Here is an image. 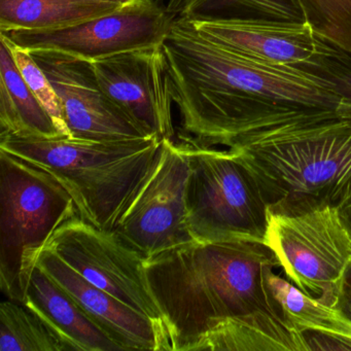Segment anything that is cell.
<instances>
[{
	"label": "cell",
	"mask_w": 351,
	"mask_h": 351,
	"mask_svg": "<svg viewBox=\"0 0 351 351\" xmlns=\"http://www.w3.org/2000/svg\"><path fill=\"white\" fill-rule=\"evenodd\" d=\"M162 48L189 145L231 147L277 127L340 118V97L319 75L238 54L186 20L173 18Z\"/></svg>",
	"instance_id": "obj_1"
},
{
	"label": "cell",
	"mask_w": 351,
	"mask_h": 351,
	"mask_svg": "<svg viewBox=\"0 0 351 351\" xmlns=\"http://www.w3.org/2000/svg\"><path fill=\"white\" fill-rule=\"evenodd\" d=\"M270 266L279 267L278 258L260 242L193 240L145 258L170 350L190 351L219 320L262 312L278 316L264 285Z\"/></svg>",
	"instance_id": "obj_2"
},
{
	"label": "cell",
	"mask_w": 351,
	"mask_h": 351,
	"mask_svg": "<svg viewBox=\"0 0 351 351\" xmlns=\"http://www.w3.org/2000/svg\"><path fill=\"white\" fill-rule=\"evenodd\" d=\"M230 149L254 174L273 215L336 207L351 182V122L341 118L262 131Z\"/></svg>",
	"instance_id": "obj_3"
},
{
	"label": "cell",
	"mask_w": 351,
	"mask_h": 351,
	"mask_svg": "<svg viewBox=\"0 0 351 351\" xmlns=\"http://www.w3.org/2000/svg\"><path fill=\"white\" fill-rule=\"evenodd\" d=\"M161 145L159 136L95 141L0 135V149L51 174L73 197L84 219L108 231H114L145 182Z\"/></svg>",
	"instance_id": "obj_4"
},
{
	"label": "cell",
	"mask_w": 351,
	"mask_h": 351,
	"mask_svg": "<svg viewBox=\"0 0 351 351\" xmlns=\"http://www.w3.org/2000/svg\"><path fill=\"white\" fill-rule=\"evenodd\" d=\"M0 285L23 303L36 254L55 231L79 213L51 174L0 149Z\"/></svg>",
	"instance_id": "obj_5"
},
{
	"label": "cell",
	"mask_w": 351,
	"mask_h": 351,
	"mask_svg": "<svg viewBox=\"0 0 351 351\" xmlns=\"http://www.w3.org/2000/svg\"><path fill=\"white\" fill-rule=\"evenodd\" d=\"M184 145L190 169L186 225L194 240L265 243L270 211L239 153Z\"/></svg>",
	"instance_id": "obj_6"
},
{
	"label": "cell",
	"mask_w": 351,
	"mask_h": 351,
	"mask_svg": "<svg viewBox=\"0 0 351 351\" xmlns=\"http://www.w3.org/2000/svg\"><path fill=\"white\" fill-rule=\"evenodd\" d=\"M265 244L291 283L335 307L341 277L351 262V238L336 207L295 215L270 213Z\"/></svg>",
	"instance_id": "obj_7"
},
{
	"label": "cell",
	"mask_w": 351,
	"mask_h": 351,
	"mask_svg": "<svg viewBox=\"0 0 351 351\" xmlns=\"http://www.w3.org/2000/svg\"><path fill=\"white\" fill-rule=\"evenodd\" d=\"M43 248L54 252L92 285L149 318L170 350L161 311L145 278V258L114 231L95 227L77 213L63 223Z\"/></svg>",
	"instance_id": "obj_8"
},
{
	"label": "cell",
	"mask_w": 351,
	"mask_h": 351,
	"mask_svg": "<svg viewBox=\"0 0 351 351\" xmlns=\"http://www.w3.org/2000/svg\"><path fill=\"white\" fill-rule=\"evenodd\" d=\"M189 171L184 143L162 139L153 168L114 229L143 258L194 240L186 225Z\"/></svg>",
	"instance_id": "obj_9"
},
{
	"label": "cell",
	"mask_w": 351,
	"mask_h": 351,
	"mask_svg": "<svg viewBox=\"0 0 351 351\" xmlns=\"http://www.w3.org/2000/svg\"><path fill=\"white\" fill-rule=\"evenodd\" d=\"M173 17L155 3L123 8L63 29L12 30L0 36L29 52L54 51L94 62L122 53L163 46Z\"/></svg>",
	"instance_id": "obj_10"
},
{
	"label": "cell",
	"mask_w": 351,
	"mask_h": 351,
	"mask_svg": "<svg viewBox=\"0 0 351 351\" xmlns=\"http://www.w3.org/2000/svg\"><path fill=\"white\" fill-rule=\"evenodd\" d=\"M30 53L60 97L71 138L117 141L155 136L106 95L91 62L54 51Z\"/></svg>",
	"instance_id": "obj_11"
},
{
	"label": "cell",
	"mask_w": 351,
	"mask_h": 351,
	"mask_svg": "<svg viewBox=\"0 0 351 351\" xmlns=\"http://www.w3.org/2000/svg\"><path fill=\"white\" fill-rule=\"evenodd\" d=\"M91 65L106 95L143 130L173 139L174 102L162 46L122 53Z\"/></svg>",
	"instance_id": "obj_12"
},
{
	"label": "cell",
	"mask_w": 351,
	"mask_h": 351,
	"mask_svg": "<svg viewBox=\"0 0 351 351\" xmlns=\"http://www.w3.org/2000/svg\"><path fill=\"white\" fill-rule=\"evenodd\" d=\"M36 265L58 283L122 350H167L159 328L147 316L90 283L51 250H40Z\"/></svg>",
	"instance_id": "obj_13"
},
{
	"label": "cell",
	"mask_w": 351,
	"mask_h": 351,
	"mask_svg": "<svg viewBox=\"0 0 351 351\" xmlns=\"http://www.w3.org/2000/svg\"><path fill=\"white\" fill-rule=\"evenodd\" d=\"M191 23L208 40L270 64L305 66L318 52L317 36L305 21L231 19Z\"/></svg>",
	"instance_id": "obj_14"
},
{
	"label": "cell",
	"mask_w": 351,
	"mask_h": 351,
	"mask_svg": "<svg viewBox=\"0 0 351 351\" xmlns=\"http://www.w3.org/2000/svg\"><path fill=\"white\" fill-rule=\"evenodd\" d=\"M23 304L38 314L71 350H122L75 300L36 265L26 281Z\"/></svg>",
	"instance_id": "obj_15"
},
{
	"label": "cell",
	"mask_w": 351,
	"mask_h": 351,
	"mask_svg": "<svg viewBox=\"0 0 351 351\" xmlns=\"http://www.w3.org/2000/svg\"><path fill=\"white\" fill-rule=\"evenodd\" d=\"M309 351L302 332L272 313L227 318L213 324L190 351Z\"/></svg>",
	"instance_id": "obj_16"
},
{
	"label": "cell",
	"mask_w": 351,
	"mask_h": 351,
	"mask_svg": "<svg viewBox=\"0 0 351 351\" xmlns=\"http://www.w3.org/2000/svg\"><path fill=\"white\" fill-rule=\"evenodd\" d=\"M0 127L1 134L23 138L64 137L24 81L3 38H0Z\"/></svg>",
	"instance_id": "obj_17"
},
{
	"label": "cell",
	"mask_w": 351,
	"mask_h": 351,
	"mask_svg": "<svg viewBox=\"0 0 351 351\" xmlns=\"http://www.w3.org/2000/svg\"><path fill=\"white\" fill-rule=\"evenodd\" d=\"M121 9L95 0H0V32L63 29Z\"/></svg>",
	"instance_id": "obj_18"
},
{
	"label": "cell",
	"mask_w": 351,
	"mask_h": 351,
	"mask_svg": "<svg viewBox=\"0 0 351 351\" xmlns=\"http://www.w3.org/2000/svg\"><path fill=\"white\" fill-rule=\"evenodd\" d=\"M267 267L264 285L275 313L297 332H318L351 339V322L336 308L310 297Z\"/></svg>",
	"instance_id": "obj_19"
},
{
	"label": "cell",
	"mask_w": 351,
	"mask_h": 351,
	"mask_svg": "<svg viewBox=\"0 0 351 351\" xmlns=\"http://www.w3.org/2000/svg\"><path fill=\"white\" fill-rule=\"evenodd\" d=\"M0 351H71L58 334L21 302L0 305Z\"/></svg>",
	"instance_id": "obj_20"
},
{
	"label": "cell",
	"mask_w": 351,
	"mask_h": 351,
	"mask_svg": "<svg viewBox=\"0 0 351 351\" xmlns=\"http://www.w3.org/2000/svg\"><path fill=\"white\" fill-rule=\"evenodd\" d=\"M315 36L351 53V0H295Z\"/></svg>",
	"instance_id": "obj_21"
},
{
	"label": "cell",
	"mask_w": 351,
	"mask_h": 351,
	"mask_svg": "<svg viewBox=\"0 0 351 351\" xmlns=\"http://www.w3.org/2000/svg\"><path fill=\"white\" fill-rule=\"evenodd\" d=\"M318 52L302 69L319 75L330 84L340 97L338 114L351 122V53L317 36Z\"/></svg>",
	"instance_id": "obj_22"
},
{
	"label": "cell",
	"mask_w": 351,
	"mask_h": 351,
	"mask_svg": "<svg viewBox=\"0 0 351 351\" xmlns=\"http://www.w3.org/2000/svg\"><path fill=\"white\" fill-rule=\"evenodd\" d=\"M7 43L8 47L11 51L14 61L19 69L20 73L23 77L24 81L32 90L38 101L46 108L51 118L58 127L63 136L71 138L69 129H67L66 121H65L64 110L62 102L58 93L55 90L54 86L49 80L48 75L43 71L42 67L34 60L32 53L25 49L20 48L17 45L13 44L5 36H0Z\"/></svg>",
	"instance_id": "obj_23"
},
{
	"label": "cell",
	"mask_w": 351,
	"mask_h": 351,
	"mask_svg": "<svg viewBox=\"0 0 351 351\" xmlns=\"http://www.w3.org/2000/svg\"><path fill=\"white\" fill-rule=\"evenodd\" d=\"M335 308L351 322V262L347 265L341 277Z\"/></svg>",
	"instance_id": "obj_24"
},
{
	"label": "cell",
	"mask_w": 351,
	"mask_h": 351,
	"mask_svg": "<svg viewBox=\"0 0 351 351\" xmlns=\"http://www.w3.org/2000/svg\"><path fill=\"white\" fill-rule=\"evenodd\" d=\"M336 209L343 226L351 238V182H349L346 190L343 193L340 201L337 204Z\"/></svg>",
	"instance_id": "obj_25"
},
{
	"label": "cell",
	"mask_w": 351,
	"mask_h": 351,
	"mask_svg": "<svg viewBox=\"0 0 351 351\" xmlns=\"http://www.w3.org/2000/svg\"><path fill=\"white\" fill-rule=\"evenodd\" d=\"M95 1H104V3H117L123 8L135 7V5H147L155 3L156 0H95Z\"/></svg>",
	"instance_id": "obj_26"
}]
</instances>
